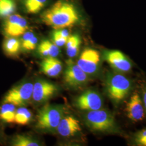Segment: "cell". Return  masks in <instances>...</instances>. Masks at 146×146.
I'll use <instances>...</instances> for the list:
<instances>
[{
	"label": "cell",
	"mask_w": 146,
	"mask_h": 146,
	"mask_svg": "<svg viewBox=\"0 0 146 146\" xmlns=\"http://www.w3.org/2000/svg\"><path fill=\"white\" fill-rule=\"evenodd\" d=\"M43 23L55 30L73 26L78 20L74 6L66 1L58 0L41 15Z\"/></svg>",
	"instance_id": "cell-1"
},
{
	"label": "cell",
	"mask_w": 146,
	"mask_h": 146,
	"mask_svg": "<svg viewBox=\"0 0 146 146\" xmlns=\"http://www.w3.org/2000/svg\"><path fill=\"white\" fill-rule=\"evenodd\" d=\"M64 109L61 106L46 104L39 110L36 116V127L45 131L56 129L64 116Z\"/></svg>",
	"instance_id": "cell-2"
},
{
	"label": "cell",
	"mask_w": 146,
	"mask_h": 146,
	"mask_svg": "<svg viewBox=\"0 0 146 146\" xmlns=\"http://www.w3.org/2000/svg\"><path fill=\"white\" fill-rule=\"evenodd\" d=\"M131 88L130 80L121 74L111 73L107 78V93L110 99L116 102L124 99Z\"/></svg>",
	"instance_id": "cell-3"
},
{
	"label": "cell",
	"mask_w": 146,
	"mask_h": 146,
	"mask_svg": "<svg viewBox=\"0 0 146 146\" xmlns=\"http://www.w3.org/2000/svg\"><path fill=\"white\" fill-rule=\"evenodd\" d=\"M86 124L92 130L104 131L111 129L115 125L113 115L106 110L89 111L85 117Z\"/></svg>",
	"instance_id": "cell-4"
},
{
	"label": "cell",
	"mask_w": 146,
	"mask_h": 146,
	"mask_svg": "<svg viewBox=\"0 0 146 146\" xmlns=\"http://www.w3.org/2000/svg\"><path fill=\"white\" fill-rule=\"evenodd\" d=\"M33 84L26 82L11 89L5 95L4 103H11L15 106H26L32 97Z\"/></svg>",
	"instance_id": "cell-5"
},
{
	"label": "cell",
	"mask_w": 146,
	"mask_h": 146,
	"mask_svg": "<svg viewBox=\"0 0 146 146\" xmlns=\"http://www.w3.org/2000/svg\"><path fill=\"white\" fill-rule=\"evenodd\" d=\"M28 29L27 21L19 14H12L6 18L3 26V32L7 37H17L23 35Z\"/></svg>",
	"instance_id": "cell-6"
},
{
	"label": "cell",
	"mask_w": 146,
	"mask_h": 146,
	"mask_svg": "<svg viewBox=\"0 0 146 146\" xmlns=\"http://www.w3.org/2000/svg\"><path fill=\"white\" fill-rule=\"evenodd\" d=\"M100 55L97 50L88 48L84 50L77 61V64L87 75L93 74L98 70Z\"/></svg>",
	"instance_id": "cell-7"
},
{
	"label": "cell",
	"mask_w": 146,
	"mask_h": 146,
	"mask_svg": "<svg viewBox=\"0 0 146 146\" xmlns=\"http://www.w3.org/2000/svg\"><path fill=\"white\" fill-rule=\"evenodd\" d=\"M88 80L87 74L80 68L73 61H67V67L64 74L66 84L73 87H78L86 83Z\"/></svg>",
	"instance_id": "cell-8"
},
{
	"label": "cell",
	"mask_w": 146,
	"mask_h": 146,
	"mask_svg": "<svg viewBox=\"0 0 146 146\" xmlns=\"http://www.w3.org/2000/svg\"><path fill=\"white\" fill-rule=\"evenodd\" d=\"M75 104L78 109L89 111L101 109L103 101L98 93L88 90L78 96L75 101Z\"/></svg>",
	"instance_id": "cell-9"
},
{
	"label": "cell",
	"mask_w": 146,
	"mask_h": 146,
	"mask_svg": "<svg viewBox=\"0 0 146 146\" xmlns=\"http://www.w3.org/2000/svg\"><path fill=\"white\" fill-rule=\"evenodd\" d=\"M58 90L56 86L45 80H38L33 84L32 97L37 103H43L52 98Z\"/></svg>",
	"instance_id": "cell-10"
},
{
	"label": "cell",
	"mask_w": 146,
	"mask_h": 146,
	"mask_svg": "<svg viewBox=\"0 0 146 146\" xmlns=\"http://www.w3.org/2000/svg\"><path fill=\"white\" fill-rule=\"evenodd\" d=\"M104 58L113 68L121 72H128L131 69V61L120 51H107L104 53Z\"/></svg>",
	"instance_id": "cell-11"
},
{
	"label": "cell",
	"mask_w": 146,
	"mask_h": 146,
	"mask_svg": "<svg viewBox=\"0 0 146 146\" xmlns=\"http://www.w3.org/2000/svg\"><path fill=\"white\" fill-rule=\"evenodd\" d=\"M144 105L140 95L134 93L131 96L126 107L127 115L131 120L137 122L143 120L145 117Z\"/></svg>",
	"instance_id": "cell-12"
},
{
	"label": "cell",
	"mask_w": 146,
	"mask_h": 146,
	"mask_svg": "<svg viewBox=\"0 0 146 146\" xmlns=\"http://www.w3.org/2000/svg\"><path fill=\"white\" fill-rule=\"evenodd\" d=\"M81 129L80 122L72 115L63 116L56 128L58 134L63 137L73 136Z\"/></svg>",
	"instance_id": "cell-13"
},
{
	"label": "cell",
	"mask_w": 146,
	"mask_h": 146,
	"mask_svg": "<svg viewBox=\"0 0 146 146\" xmlns=\"http://www.w3.org/2000/svg\"><path fill=\"white\" fill-rule=\"evenodd\" d=\"M40 67L42 73L50 77H55L61 72L62 64L57 58L48 56L43 60Z\"/></svg>",
	"instance_id": "cell-14"
},
{
	"label": "cell",
	"mask_w": 146,
	"mask_h": 146,
	"mask_svg": "<svg viewBox=\"0 0 146 146\" xmlns=\"http://www.w3.org/2000/svg\"><path fill=\"white\" fill-rule=\"evenodd\" d=\"M21 42L15 37H7L3 43V50L6 55L14 57L19 53Z\"/></svg>",
	"instance_id": "cell-15"
},
{
	"label": "cell",
	"mask_w": 146,
	"mask_h": 146,
	"mask_svg": "<svg viewBox=\"0 0 146 146\" xmlns=\"http://www.w3.org/2000/svg\"><path fill=\"white\" fill-rule=\"evenodd\" d=\"M16 111L15 105L4 103L0 107V120L8 123H15Z\"/></svg>",
	"instance_id": "cell-16"
},
{
	"label": "cell",
	"mask_w": 146,
	"mask_h": 146,
	"mask_svg": "<svg viewBox=\"0 0 146 146\" xmlns=\"http://www.w3.org/2000/svg\"><path fill=\"white\" fill-rule=\"evenodd\" d=\"M81 38L78 35H70L66 43L67 54L69 58H73L78 54L81 45Z\"/></svg>",
	"instance_id": "cell-17"
},
{
	"label": "cell",
	"mask_w": 146,
	"mask_h": 146,
	"mask_svg": "<svg viewBox=\"0 0 146 146\" xmlns=\"http://www.w3.org/2000/svg\"><path fill=\"white\" fill-rule=\"evenodd\" d=\"M32 117L30 110L24 107H20L16 110L15 123L20 125H26L29 123Z\"/></svg>",
	"instance_id": "cell-18"
},
{
	"label": "cell",
	"mask_w": 146,
	"mask_h": 146,
	"mask_svg": "<svg viewBox=\"0 0 146 146\" xmlns=\"http://www.w3.org/2000/svg\"><path fill=\"white\" fill-rule=\"evenodd\" d=\"M16 8L14 0H0V17L7 18L13 14Z\"/></svg>",
	"instance_id": "cell-19"
},
{
	"label": "cell",
	"mask_w": 146,
	"mask_h": 146,
	"mask_svg": "<svg viewBox=\"0 0 146 146\" xmlns=\"http://www.w3.org/2000/svg\"><path fill=\"white\" fill-rule=\"evenodd\" d=\"M47 0H25V7L29 14H35L42 10Z\"/></svg>",
	"instance_id": "cell-20"
},
{
	"label": "cell",
	"mask_w": 146,
	"mask_h": 146,
	"mask_svg": "<svg viewBox=\"0 0 146 146\" xmlns=\"http://www.w3.org/2000/svg\"><path fill=\"white\" fill-rule=\"evenodd\" d=\"M11 145L14 146H38L39 143L31 137L25 135H17L12 140Z\"/></svg>",
	"instance_id": "cell-21"
},
{
	"label": "cell",
	"mask_w": 146,
	"mask_h": 146,
	"mask_svg": "<svg viewBox=\"0 0 146 146\" xmlns=\"http://www.w3.org/2000/svg\"><path fill=\"white\" fill-rule=\"evenodd\" d=\"M46 51L48 56L57 57L60 54V49L54 43L49 41V40H44L40 44Z\"/></svg>",
	"instance_id": "cell-22"
},
{
	"label": "cell",
	"mask_w": 146,
	"mask_h": 146,
	"mask_svg": "<svg viewBox=\"0 0 146 146\" xmlns=\"http://www.w3.org/2000/svg\"><path fill=\"white\" fill-rule=\"evenodd\" d=\"M52 40L54 43L58 46V47H62L63 46L65 45L66 42L67 41L68 38H64L61 36L56 30L53 32L52 34Z\"/></svg>",
	"instance_id": "cell-23"
},
{
	"label": "cell",
	"mask_w": 146,
	"mask_h": 146,
	"mask_svg": "<svg viewBox=\"0 0 146 146\" xmlns=\"http://www.w3.org/2000/svg\"><path fill=\"white\" fill-rule=\"evenodd\" d=\"M135 141L139 146H146V128L139 131L136 135Z\"/></svg>",
	"instance_id": "cell-24"
},
{
	"label": "cell",
	"mask_w": 146,
	"mask_h": 146,
	"mask_svg": "<svg viewBox=\"0 0 146 146\" xmlns=\"http://www.w3.org/2000/svg\"><path fill=\"white\" fill-rule=\"evenodd\" d=\"M37 41H38L37 38L34 35L32 37L28 42L21 46L23 49L26 50H28V51L33 50L36 48Z\"/></svg>",
	"instance_id": "cell-25"
},
{
	"label": "cell",
	"mask_w": 146,
	"mask_h": 146,
	"mask_svg": "<svg viewBox=\"0 0 146 146\" xmlns=\"http://www.w3.org/2000/svg\"><path fill=\"white\" fill-rule=\"evenodd\" d=\"M56 31H58V33L61 36H62L64 37V38H68L69 36H70L69 31L67 30H66V29H64V28L60 29H57Z\"/></svg>",
	"instance_id": "cell-26"
},
{
	"label": "cell",
	"mask_w": 146,
	"mask_h": 146,
	"mask_svg": "<svg viewBox=\"0 0 146 146\" xmlns=\"http://www.w3.org/2000/svg\"><path fill=\"white\" fill-rule=\"evenodd\" d=\"M143 105L144 107L146 110V90L143 93Z\"/></svg>",
	"instance_id": "cell-27"
}]
</instances>
